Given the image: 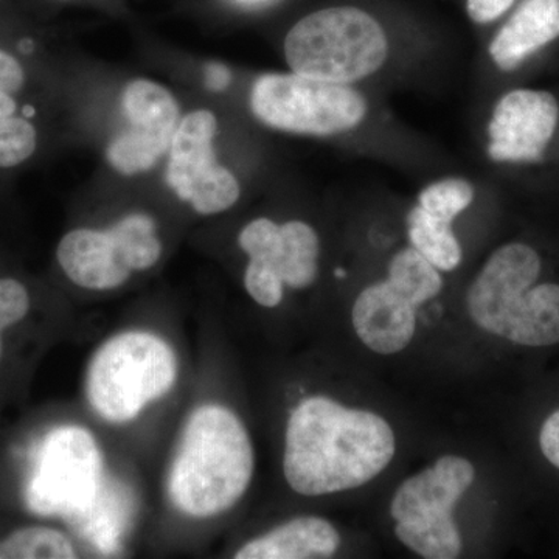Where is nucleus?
Listing matches in <instances>:
<instances>
[{"label":"nucleus","instance_id":"nucleus-1","mask_svg":"<svg viewBox=\"0 0 559 559\" xmlns=\"http://www.w3.org/2000/svg\"><path fill=\"white\" fill-rule=\"evenodd\" d=\"M395 451V433L380 415L312 396L288 419L283 474L301 496L333 495L380 476Z\"/></svg>","mask_w":559,"mask_h":559},{"label":"nucleus","instance_id":"nucleus-2","mask_svg":"<svg viewBox=\"0 0 559 559\" xmlns=\"http://www.w3.org/2000/svg\"><path fill=\"white\" fill-rule=\"evenodd\" d=\"M253 468L252 441L240 417L204 404L187 419L168 473V495L187 516H218L248 491Z\"/></svg>","mask_w":559,"mask_h":559},{"label":"nucleus","instance_id":"nucleus-3","mask_svg":"<svg viewBox=\"0 0 559 559\" xmlns=\"http://www.w3.org/2000/svg\"><path fill=\"white\" fill-rule=\"evenodd\" d=\"M543 257L532 245L500 246L484 264L466 296L471 320L514 347L559 345V282L543 278Z\"/></svg>","mask_w":559,"mask_h":559},{"label":"nucleus","instance_id":"nucleus-4","mask_svg":"<svg viewBox=\"0 0 559 559\" xmlns=\"http://www.w3.org/2000/svg\"><path fill=\"white\" fill-rule=\"evenodd\" d=\"M290 72L330 83L369 79L389 58L380 22L356 7H331L301 17L285 39Z\"/></svg>","mask_w":559,"mask_h":559},{"label":"nucleus","instance_id":"nucleus-5","mask_svg":"<svg viewBox=\"0 0 559 559\" xmlns=\"http://www.w3.org/2000/svg\"><path fill=\"white\" fill-rule=\"evenodd\" d=\"M176 378L178 358L168 342L146 331H124L92 356L86 395L103 419L120 425L167 395Z\"/></svg>","mask_w":559,"mask_h":559},{"label":"nucleus","instance_id":"nucleus-6","mask_svg":"<svg viewBox=\"0 0 559 559\" xmlns=\"http://www.w3.org/2000/svg\"><path fill=\"white\" fill-rule=\"evenodd\" d=\"M250 109L272 130L329 138L356 130L369 105L349 84L290 72L261 75L250 91Z\"/></svg>","mask_w":559,"mask_h":559},{"label":"nucleus","instance_id":"nucleus-7","mask_svg":"<svg viewBox=\"0 0 559 559\" xmlns=\"http://www.w3.org/2000/svg\"><path fill=\"white\" fill-rule=\"evenodd\" d=\"M97 441L79 426L51 430L40 447L27 488V503L39 514H72L86 509L102 479Z\"/></svg>","mask_w":559,"mask_h":559},{"label":"nucleus","instance_id":"nucleus-8","mask_svg":"<svg viewBox=\"0 0 559 559\" xmlns=\"http://www.w3.org/2000/svg\"><path fill=\"white\" fill-rule=\"evenodd\" d=\"M218 121L210 110H194L180 120L170 145L167 183L180 201L201 215H216L240 200L238 179L216 162L213 140Z\"/></svg>","mask_w":559,"mask_h":559},{"label":"nucleus","instance_id":"nucleus-9","mask_svg":"<svg viewBox=\"0 0 559 559\" xmlns=\"http://www.w3.org/2000/svg\"><path fill=\"white\" fill-rule=\"evenodd\" d=\"M121 108L128 127L109 143L106 159L124 176L148 171L170 150L182 120L179 103L159 84L135 80L124 87Z\"/></svg>","mask_w":559,"mask_h":559},{"label":"nucleus","instance_id":"nucleus-10","mask_svg":"<svg viewBox=\"0 0 559 559\" xmlns=\"http://www.w3.org/2000/svg\"><path fill=\"white\" fill-rule=\"evenodd\" d=\"M559 103L547 91L514 90L499 98L488 121L489 159L511 164L543 160L557 132Z\"/></svg>","mask_w":559,"mask_h":559},{"label":"nucleus","instance_id":"nucleus-11","mask_svg":"<svg viewBox=\"0 0 559 559\" xmlns=\"http://www.w3.org/2000/svg\"><path fill=\"white\" fill-rule=\"evenodd\" d=\"M476 469L468 460L459 455H444L396 489L390 506L393 520H432L451 516L471 485Z\"/></svg>","mask_w":559,"mask_h":559},{"label":"nucleus","instance_id":"nucleus-12","mask_svg":"<svg viewBox=\"0 0 559 559\" xmlns=\"http://www.w3.org/2000/svg\"><path fill=\"white\" fill-rule=\"evenodd\" d=\"M417 310L388 280L359 294L353 307V326L364 345L380 355L403 352L414 340Z\"/></svg>","mask_w":559,"mask_h":559},{"label":"nucleus","instance_id":"nucleus-13","mask_svg":"<svg viewBox=\"0 0 559 559\" xmlns=\"http://www.w3.org/2000/svg\"><path fill=\"white\" fill-rule=\"evenodd\" d=\"M57 260L70 282L84 289H116L132 274L109 229L69 231L58 245Z\"/></svg>","mask_w":559,"mask_h":559},{"label":"nucleus","instance_id":"nucleus-14","mask_svg":"<svg viewBox=\"0 0 559 559\" xmlns=\"http://www.w3.org/2000/svg\"><path fill=\"white\" fill-rule=\"evenodd\" d=\"M559 38V0H522L489 43L496 68L514 72Z\"/></svg>","mask_w":559,"mask_h":559},{"label":"nucleus","instance_id":"nucleus-15","mask_svg":"<svg viewBox=\"0 0 559 559\" xmlns=\"http://www.w3.org/2000/svg\"><path fill=\"white\" fill-rule=\"evenodd\" d=\"M341 546L334 525L322 518L301 516L249 540L235 554L237 559H323Z\"/></svg>","mask_w":559,"mask_h":559},{"label":"nucleus","instance_id":"nucleus-16","mask_svg":"<svg viewBox=\"0 0 559 559\" xmlns=\"http://www.w3.org/2000/svg\"><path fill=\"white\" fill-rule=\"evenodd\" d=\"M318 234L304 221H288L271 231L249 255L270 264L288 288H310L319 274Z\"/></svg>","mask_w":559,"mask_h":559},{"label":"nucleus","instance_id":"nucleus-17","mask_svg":"<svg viewBox=\"0 0 559 559\" xmlns=\"http://www.w3.org/2000/svg\"><path fill=\"white\" fill-rule=\"evenodd\" d=\"M407 234L412 248L417 249L437 270L451 272L457 270L462 263V246L451 223L430 215L418 204L407 216Z\"/></svg>","mask_w":559,"mask_h":559},{"label":"nucleus","instance_id":"nucleus-18","mask_svg":"<svg viewBox=\"0 0 559 559\" xmlns=\"http://www.w3.org/2000/svg\"><path fill=\"white\" fill-rule=\"evenodd\" d=\"M395 535L407 549L423 558L454 559L463 549L462 535L452 516L400 521Z\"/></svg>","mask_w":559,"mask_h":559},{"label":"nucleus","instance_id":"nucleus-19","mask_svg":"<svg viewBox=\"0 0 559 559\" xmlns=\"http://www.w3.org/2000/svg\"><path fill=\"white\" fill-rule=\"evenodd\" d=\"M388 282L419 308L443 288L440 271L415 248L400 250L389 263Z\"/></svg>","mask_w":559,"mask_h":559},{"label":"nucleus","instance_id":"nucleus-20","mask_svg":"<svg viewBox=\"0 0 559 559\" xmlns=\"http://www.w3.org/2000/svg\"><path fill=\"white\" fill-rule=\"evenodd\" d=\"M109 230L119 242L124 263L132 272L150 270L159 261L162 242L151 216L132 213L117 221Z\"/></svg>","mask_w":559,"mask_h":559},{"label":"nucleus","instance_id":"nucleus-21","mask_svg":"<svg viewBox=\"0 0 559 559\" xmlns=\"http://www.w3.org/2000/svg\"><path fill=\"white\" fill-rule=\"evenodd\" d=\"M38 148V132L25 114H17L13 94L0 91V168L20 167Z\"/></svg>","mask_w":559,"mask_h":559},{"label":"nucleus","instance_id":"nucleus-22","mask_svg":"<svg viewBox=\"0 0 559 559\" xmlns=\"http://www.w3.org/2000/svg\"><path fill=\"white\" fill-rule=\"evenodd\" d=\"M72 540L49 527L16 530L0 540V559H72L76 558Z\"/></svg>","mask_w":559,"mask_h":559},{"label":"nucleus","instance_id":"nucleus-23","mask_svg":"<svg viewBox=\"0 0 559 559\" xmlns=\"http://www.w3.org/2000/svg\"><path fill=\"white\" fill-rule=\"evenodd\" d=\"M476 189L469 180L447 178L430 183L419 193L418 205L430 215L451 223L473 204Z\"/></svg>","mask_w":559,"mask_h":559},{"label":"nucleus","instance_id":"nucleus-24","mask_svg":"<svg viewBox=\"0 0 559 559\" xmlns=\"http://www.w3.org/2000/svg\"><path fill=\"white\" fill-rule=\"evenodd\" d=\"M283 280L270 264L249 260L245 271V288L250 297L264 308L278 307L283 300Z\"/></svg>","mask_w":559,"mask_h":559},{"label":"nucleus","instance_id":"nucleus-25","mask_svg":"<svg viewBox=\"0 0 559 559\" xmlns=\"http://www.w3.org/2000/svg\"><path fill=\"white\" fill-rule=\"evenodd\" d=\"M31 310V296L14 278H0V331L16 325Z\"/></svg>","mask_w":559,"mask_h":559},{"label":"nucleus","instance_id":"nucleus-26","mask_svg":"<svg viewBox=\"0 0 559 559\" xmlns=\"http://www.w3.org/2000/svg\"><path fill=\"white\" fill-rule=\"evenodd\" d=\"M536 443L547 465L559 473V406L540 421Z\"/></svg>","mask_w":559,"mask_h":559},{"label":"nucleus","instance_id":"nucleus-27","mask_svg":"<svg viewBox=\"0 0 559 559\" xmlns=\"http://www.w3.org/2000/svg\"><path fill=\"white\" fill-rule=\"evenodd\" d=\"M516 0H466V13L474 24L485 25L498 21Z\"/></svg>","mask_w":559,"mask_h":559},{"label":"nucleus","instance_id":"nucleus-28","mask_svg":"<svg viewBox=\"0 0 559 559\" xmlns=\"http://www.w3.org/2000/svg\"><path fill=\"white\" fill-rule=\"evenodd\" d=\"M25 84V70L10 51L0 49V91L16 94Z\"/></svg>","mask_w":559,"mask_h":559},{"label":"nucleus","instance_id":"nucleus-29","mask_svg":"<svg viewBox=\"0 0 559 559\" xmlns=\"http://www.w3.org/2000/svg\"><path fill=\"white\" fill-rule=\"evenodd\" d=\"M231 81L230 70L224 64L218 62H212V64L205 66V86L210 91L221 92L229 86Z\"/></svg>","mask_w":559,"mask_h":559},{"label":"nucleus","instance_id":"nucleus-30","mask_svg":"<svg viewBox=\"0 0 559 559\" xmlns=\"http://www.w3.org/2000/svg\"><path fill=\"white\" fill-rule=\"evenodd\" d=\"M0 358H2V331H0Z\"/></svg>","mask_w":559,"mask_h":559}]
</instances>
